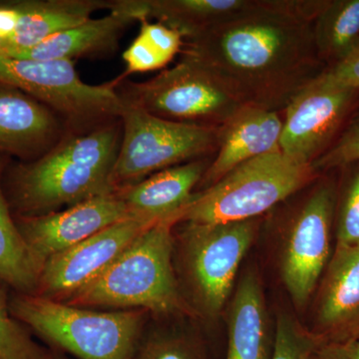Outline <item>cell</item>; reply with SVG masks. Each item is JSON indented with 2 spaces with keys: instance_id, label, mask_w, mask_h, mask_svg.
Instances as JSON below:
<instances>
[{
  "instance_id": "3957f363",
  "label": "cell",
  "mask_w": 359,
  "mask_h": 359,
  "mask_svg": "<svg viewBox=\"0 0 359 359\" xmlns=\"http://www.w3.org/2000/svg\"><path fill=\"white\" fill-rule=\"evenodd\" d=\"M174 221L141 233L100 276L65 304L97 309H142L161 316H194L175 273Z\"/></svg>"
},
{
  "instance_id": "5bb4252c",
  "label": "cell",
  "mask_w": 359,
  "mask_h": 359,
  "mask_svg": "<svg viewBox=\"0 0 359 359\" xmlns=\"http://www.w3.org/2000/svg\"><path fill=\"white\" fill-rule=\"evenodd\" d=\"M137 21L157 20L192 39L212 28L269 13H290L292 0H124Z\"/></svg>"
},
{
  "instance_id": "9c48e42d",
  "label": "cell",
  "mask_w": 359,
  "mask_h": 359,
  "mask_svg": "<svg viewBox=\"0 0 359 359\" xmlns=\"http://www.w3.org/2000/svg\"><path fill=\"white\" fill-rule=\"evenodd\" d=\"M125 102L168 121L219 128L241 108L231 93L197 61L181 54L157 76L126 85Z\"/></svg>"
},
{
  "instance_id": "52a82bcc",
  "label": "cell",
  "mask_w": 359,
  "mask_h": 359,
  "mask_svg": "<svg viewBox=\"0 0 359 359\" xmlns=\"http://www.w3.org/2000/svg\"><path fill=\"white\" fill-rule=\"evenodd\" d=\"M0 83L20 90L44 104L75 129H94L121 119L126 102L110 83L87 84L74 61L35 60L0 55Z\"/></svg>"
},
{
  "instance_id": "ffe728a7",
  "label": "cell",
  "mask_w": 359,
  "mask_h": 359,
  "mask_svg": "<svg viewBox=\"0 0 359 359\" xmlns=\"http://www.w3.org/2000/svg\"><path fill=\"white\" fill-rule=\"evenodd\" d=\"M18 11L16 29L0 41V53L30 48L49 37L81 25L100 9L111 8L105 0H11Z\"/></svg>"
},
{
  "instance_id": "f1b7e54d",
  "label": "cell",
  "mask_w": 359,
  "mask_h": 359,
  "mask_svg": "<svg viewBox=\"0 0 359 359\" xmlns=\"http://www.w3.org/2000/svg\"><path fill=\"white\" fill-rule=\"evenodd\" d=\"M359 161V104L339 136L311 166L318 174L342 169Z\"/></svg>"
},
{
  "instance_id": "cb8c5ba5",
  "label": "cell",
  "mask_w": 359,
  "mask_h": 359,
  "mask_svg": "<svg viewBox=\"0 0 359 359\" xmlns=\"http://www.w3.org/2000/svg\"><path fill=\"white\" fill-rule=\"evenodd\" d=\"M140 32L123 53L126 72L117 79L133 73H146L166 67L181 53L184 39L181 33L161 22L139 20Z\"/></svg>"
},
{
  "instance_id": "ba28073f",
  "label": "cell",
  "mask_w": 359,
  "mask_h": 359,
  "mask_svg": "<svg viewBox=\"0 0 359 359\" xmlns=\"http://www.w3.org/2000/svg\"><path fill=\"white\" fill-rule=\"evenodd\" d=\"M111 183L114 193L151 175L216 152L218 129L168 121L126 103Z\"/></svg>"
},
{
  "instance_id": "277c9868",
  "label": "cell",
  "mask_w": 359,
  "mask_h": 359,
  "mask_svg": "<svg viewBox=\"0 0 359 359\" xmlns=\"http://www.w3.org/2000/svg\"><path fill=\"white\" fill-rule=\"evenodd\" d=\"M9 309L52 349L77 359H133L150 314L70 306L18 292L9 299Z\"/></svg>"
},
{
  "instance_id": "d6986e66",
  "label": "cell",
  "mask_w": 359,
  "mask_h": 359,
  "mask_svg": "<svg viewBox=\"0 0 359 359\" xmlns=\"http://www.w3.org/2000/svg\"><path fill=\"white\" fill-rule=\"evenodd\" d=\"M137 21L122 0H112L109 14L90 18L81 25L57 33L36 46L2 52L0 55L35 60H67L96 57L114 51L120 37Z\"/></svg>"
},
{
  "instance_id": "7c38bea8",
  "label": "cell",
  "mask_w": 359,
  "mask_h": 359,
  "mask_svg": "<svg viewBox=\"0 0 359 359\" xmlns=\"http://www.w3.org/2000/svg\"><path fill=\"white\" fill-rule=\"evenodd\" d=\"M128 218L45 262L34 294L65 302L105 271L143 231L154 226Z\"/></svg>"
},
{
  "instance_id": "1f68e13d",
  "label": "cell",
  "mask_w": 359,
  "mask_h": 359,
  "mask_svg": "<svg viewBox=\"0 0 359 359\" xmlns=\"http://www.w3.org/2000/svg\"><path fill=\"white\" fill-rule=\"evenodd\" d=\"M306 359H351L346 344L321 342Z\"/></svg>"
},
{
  "instance_id": "7402d4cb",
  "label": "cell",
  "mask_w": 359,
  "mask_h": 359,
  "mask_svg": "<svg viewBox=\"0 0 359 359\" xmlns=\"http://www.w3.org/2000/svg\"><path fill=\"white\" fill-rule=\"evenodd\" d=\"M6 165L0 157V282L18 294H34L41 266L21 236L2 188Z\"/></svg>"
},
{
  "instance_id": "83f0119b",
  "label": "cell",
  "mask_w": 359,
  "mask_h": 359,
  "mask_svg": "<svg viewBox=\"0 0 359 359\" xmlns=\"http://www.w3.org/2000/svg\"><path fill=\"white\" fill-rule=\"evenodd\" d=\"M323 341L313 332L299 325L289 313H280L276 318L271 359H306Z\"/></svg>"
},
{
  "instance_id": "8992f818",
  "label": "cell",
  "mask_w": 359,
  "mask_h": 359,
  "mask_svg": "<svg viewBox=\"0 0 359 359\" xmlns=\"http://www.w3.org/2000/svg\"><path fill=\"white\" fill-rule=\"evenodd\" d=\"M178 224L181 269L194 311L217 318L230 297L241 263L259 233L261 218Z\"/></svg>"
},
{
  "instance_id": "d6a6232c",
  "label": "cell",
  "mask_w": 359,
  "mask_h": 359,
  "mask_svg": "<svg viewBox=\"0 0 359 359\" xmlns=\"http://www.w3.org/2000/svg\"><path fill=\"white\" fill-rule=\"evenodd\" d=\"M351 359H359V339L346 344Z\"/></svg>"
},
{
  "instance_id": "30bf717a",
  "label": "cell",
  "mask_w": 359,
  "mask_h": 359,
  "mask_svg": "<svg viewBox=\"0 0 359 359\" xmlns=\"http://www.w3.org/2000/svg\"><path fill=\"white\" fill-rule=\"evenodd\" d=\"M321 175V174H320ZM320 176L285 224L280 271L292 302L302 306L313 294L330 261L337 203L334 182Z\"/></svg>"
},
{
  "instance_id": "2e32d148",
  "label": "cell",
  "mask_w": 359,
  "mask_h": 359,
  "mask_svg": "<svg viewBox=\"0 0 359 359\" xmlns=\"http://www.w3.org/2000/svg\"><path fill=\"white\" fill-rule=\"evenodd\" d=\"M282 130L280 113L243 106L219 127L217 154L205 170L197 192L215 185L243 163L280 151Z\"/></svg>"
},
{
  "instance_id": "9a60e30c",
  "label": "cell",
  "mask_w": 359,
  "mask_h": 359,
  "mask_svg": "<svg viewBox=\"0 0 359 359\" xmlns=\"http://www.w3.org/2000/svg\"><path fill=\"white\" fill-rule=\"evenodd\" d=\"M313 334L335 344L359 339V245L335 248L321 283Z\"/></svg>"
},
{
  "instance_id": "44dd1931",
  "label": "cell",
  "mask_w": 359,
  "mask_h": 359,
  "mask_svg": "<svg viewBox=\"0 0 359 359\" xmlns=\"http://www.w3.org/2000/svg\"><path fill=\"white\" fill-rule=\"evenodd\" d=\"M228 318V347L224 359H271L268 313L261 280L247 271L231 299Z\"/></svg>"
},
{
  "instance_id": "d4e9b609",
  "label": "cell",
  "mask_w": 359,
  "mask_h": 359,
  "mask_svg": "<svg viewBox=\"0 0 359 359\" xmlns=\"http://www.w3.org/2000/svg\"><path fill=\"white\" fill-rule=\"evenodd\" d=\"M342 169L348 170V174L337 194L335 248L359 245V161Z\"/></svg>"
},
{
  "instance_id": "e0dca14e",
  "label": "cell",
  "mask_w": 359,
  "mask_h": 359,
  "mask_svg": "<svg viewBox=\"0 0 359 359\" xmlns=\"http://www.w3.org/2000/svg\"><path fill=\"white\" fill-rule=\"evenodd\" d=\"M211 162L208 157L190 161L151 175L116 194L124 202L131 218L151 224L164 221L178 224Z\"/></svg>"
},
{
  "instance_id": "603a6c76",
  "label": "cell",
  "mask_w": 359,
  "mask_h": 359,
  "mask_svg": "<svg viewBox=\"0 0 359 359\" xmlns=\"http://www.w3.org/2000/svg\"><path fill=\"white\" fill-rule=\"evenodd\" d=\"M313 32L327 68L346 59L359 44V0H328L313 20Z\"/></svg>"
},
{
  "instance_id": "ac0fdd59",
  "label": "cell",
  "mask_w": 359,
  "mask_h": 359,
  "mask_svg": "<svg viewBox=\"0 0 359 359\" xmlns=\"http://www.w3.org/2000/svg\"><path fill=\"white\" fill-rule=\"evenodd\" d=\"M57 115L44 104L9 85L0 83V155L21 162L37 159L60 136Z\"/></svg>"
},
{
  "instance_id": "4316f807",
  "label": "cell",
  "mask_w": 359,
  "mask_h": 359,
  "mask_svg": "<svg viewBox=\"0 0 359 359\" xmlns=\"http://www.w3.org/2000/svg\"><path fill=\"white\" fill-rule=\"evenodd\" d=\"M133 359H207L197 339L177 332H155L139 342Z\"/></svg>"
},
{
  "instance_id": "484cf974",
  "label": "cell",
  "mask_w": 359,
  "mask_h": 359,
  "mask_svg": "<svg viewBox=\"0 0 359 359\" xmlns=\"http://www.w3.org/2000/svg\"><path fill=\"white\" fill-rule=\"evenodd\" d=\"M0 282V359H43L46 351L32 339L29 330L14 318Z\"/></svg>"
},
{
  "instance_id": "836d02e7",
  "label": "cell",
  "mask_w": 359,
  "mask_h": 359,
  "mask_svg": "<svg viewBox=\"0 0 359 359\" xmlns=\"http://www.w3.org/2000/svg\"><path fill=\"white\" fill-rule=\"evenodd\" d=\"M43 359H72L68 358L65 353H61V351H55V349H51V351H46Z\"/></svg>"
},
{
  "instance_id": "8fae6325",
  "label": "cell",
  "mask_w": 359,
  "mask_h": 359,
  "mask_svg": "<svg viewBox=\"0 0 359 359\" xmlns=\"http://www.w3.org/2000/svg\"><path fill=\"white\" fill-rule=\"evenodd\" d=\"M359 104V89L334 83L325 72L283 111L280 151L311 165L334 143Z\"/></svg>"
},
{
  "instance_id": "4dcf8cb0",
  "label": "cell",
  "mask_w": 359,
  "mask_h": 359,
  "mask_svg": "<svg viewBox=\"0 0 359 359\" xmlns=\"http://www.w3.org/2000/svg\"><path fill=\"white\" fill-rule=\"evenodd\" d=\"M20 15L11 1L0 2V41L11 36L16 29Z\"/></svg>"
},
{
  "instance_id": "7a4b0ae2",
  "label": "cell",
  "mask_w": 359,
  "mask_h": 359,
  "mask_svg": "<svg viewBox=\"0 0 359 359\" xmlns=\"http://www.w3.org/2000/svg\"><path fill=\"white\" fill-rule=\"evenodd\" d=\"M121 138V120H115L67 135L41 157L4 168L2 188L13 217L41 216L114 194L111 177Z\"/></svg>"
},
{
  "instance_id": "4fadbf2b",
  "label": "cell",
  "mask_w": 359,
  "mask_h": 359,
  "mask_svg": "<svg viewBox=\"0 0 359 359\" xmlns=\"http://www.w3.org/2000/svg\"><path fill=\"white\" fill-rule=\"evenodd\" d=\"M128 218L131 217L126 205L116 193L91 198L62 211L14 217L21 236L41 269L50 257Z\"/></svg>"
},
{
  "instance_id": "5b68a950",
  "label": "cell",
  "mask_w": 359,
  "mask_h": 359,
  "mask_svg": "<svg viewBox=\"0 0 359 359\" xmlns=\"http://www.w3.org/2000/svg\"><path fill=\"white\" fill-rule=\"evenodd\" d=\"M318 176L311 165L282 151L259 156L236 167L207 190L196 192L179 223H226L261 218Z\"/></svg>"
},
{
  "instance_id": "6da1fadb",
  "label": "cell",
  "mask_w": 359,
  "mask_h": 359,
  "mask_svg": "<svg viewBox=\"0 0 359 359\" xmlns=\"http://www.w3.org/2000/svg\"><path fill=\"white\" fill-rule=\"evenodd\" d=\"M181 54L209 71L243 106L283 112L327 65L313 22L292 14H259L184 40Z\"/></svg>"
},
{
  "instance_id": "f546056e",
  "label": "cell",
  "mask_w": 359,
  "mask_h": 359,
  "mask_svg": "<svg viewBox=\"0 0 359 359\" xmlns=\"http://www.w3.org/2000/svg\"><path fill=\"white\" fill-rule=\"evenodd\" d=\"M325 74L334 83L359 89V44L346 59L327 67Z\"/></svg>"
}]
</instances>
